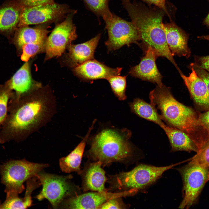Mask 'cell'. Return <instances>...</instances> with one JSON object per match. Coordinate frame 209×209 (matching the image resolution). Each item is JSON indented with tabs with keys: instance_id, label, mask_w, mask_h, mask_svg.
I'll return each mask as SVG.
<instances>
[{
	"instance_id": "6da1fadb",
	"label": "cell",
	"mask_w": 209,
	"mask_h": 209,
	"mask_svg": "<svg viewBox=\"0 0 209 209\" xmlns=\"http://www.w3.org/2000/svg\"><path fill=\"white\" fill-rule=\"evenodd\" d=\"M41 88L19 98H10L9 113L0 128L1 143L23 140L51 117L55 100L46 88Z\"/></svg>"
},
{
	"instance_id": "7a4b0ae2",
	"label": "cell",
	"mask_w": 209,
	"mask_h": 209,
	"mask_svg": "<svg viewBox=\"0 0 209 209\" xmlns=\"http://www.w3.org/2000/svg\"><path fill=\"white\" fill-rule=\"evenodd\" d=\"M121 1L138 30L140 40L154 49L159 56L165 57L175 65L162 26L163 18L167 15L165 12L155 6L148 7L135 1L132 3L130 0Z\"/></svg>"
},
{
	"instance_id": "3957f363",
	"label": "cell",
	"mask_w": 209,
	"mask_h": 209,
	"mask_svg": "<svg viewBox=\"0 0 209 209\" xmlns=\"http://www.w3.org/2000/svg\"><path fill=\"white\" fill-rule=\"evenodd\" d=\"M150 104L161 112L162 119L169 126L188 134L193 140L199 132L197 117L194 110L176 100L170 89L157 85L149 96Z\"/></svg>"
},
{
	"instance_id": "277c9868",
	"label": "cell",
	"mask_w": 209,
	"mask_h": 209,
	"mask_svg": "<svg viewBox=\"0 0 209 209\" xmlns=\"http://www.w3.org/2000/svg\"><path fill=\"white\" fill-rule=\"evenodd\" d=\"M131 135V131L126 128L104 129L91 139L87 156L95 161H100L103 166L122 161L131 155L129 141Z\"/></svg>"
},
{
	"instance_id": "5b68a950",
	"label": "cell",
	"mask_w": 209,
	"mask_h": 209,
	"mask_svg": "<svg viewBox=\"0 0 209 209\" xmlns=\"http://www.w3.org/2000/svg\"><path fill=\"white\" fill-rule=\"evenodd\" d=\"M181 163L161 167L139 165L129 171L110 176L107 181L109 184L108 190L114 192L129 191L134 195L154 183L165 171Z\"/></svg>"
},
{
	"instance_id": "8992f818",
	"label": "cell",
	"mask_w": 209,
	"mask_h": 209,
	"mask_svg": "<svg viewBox=\"0 0 209 209\" xmlns=\"http://www.w3.org/2000/svg\"><path fill=\"white\" fill-rule=\"evenodd\" d=\"M49 165L31 162L25 158L10 160L0 165L1 183L6 194H18L25 189L24 183Z\"/></svg>"
},
{
	"instance_id": "52a82bcc",
	"label": "cell",
	"mask_w": 209,
	"mask_h": 209,
	"mask_svg": "<svg viewBox=\"0 0 209 209\" xmlns=\"http://www.w3.org/2000/svg\"><path fill=\"white\" fill-rule=\"evenodd\" d=\"M36 175L42 188L35 198L39 201L46 199L53 208H59L65 199L80 194V188L71 180L72 175L61 176L42 171Z\"/></svg>"
},
{
	"instance_id": "ba28073f",
	"label": "cell",
	"mask_w": 209,
	"mask_h": 209,
	"mask_svg": "<svg viewBox=\"0 0 209 209\" xmlns=\"http://www.w3.org/2000/svg\"><path fill=\"white\" fill-rule=\"evenodd\" d=\"M183 182V199L179 208H188L197 201L206 183L209 180V168L190 161L179 169Z\"/></svg>"
},
{
	"instance_id": "9c48e42d",
	"label": "cell",
	"mask_w": 209,
	"mask_h": 209,
	"mask_svg": "<svg viewBox=\"0 0 209 209\" xmlns=\"http://www.w3.org/2000/svg\"><path fill=\"white\" fill-rule=\"evenodd\" d=\"M75 10L69 13L64 20L55 24L51 33L47 37L45 44V60L61 56L77 37L76 27L73 22Z\"/></svg>"
},
{
	"instance_id": "30bf717a",
	"label": "cell",
	"mask_w": 209,
	"mask_h": 209,
	"mask_svg": "<svg viewBox=\"0 0 209 209\" xmlns=\"http://www.w3.org/2000/svg\"><path fill=\"white\" fill-rule=\"evenodd\" d=\"M73 10L66 4L52 3L22 8L18 28L30 25L60 22Z\"/></svg>"
},
{
	"instance_id": "8fae6325",
	"label": "cell",
	"mask_w": 209,
	"mask_h": 209,
	"mask_svg": "<svg viewBox=\"0 0 209 209\" xmlns=\"http://www.w3.org/2000/svg\"><path fill=\"white\" fill-rule=\"evenodd\" d=\"M108 38L105 42L107 51L119 49L122 46H129L140 40L138 30L134 25L113 13L111 21L106 25Z\"/></svg>"
},
{
	"instance_id": "7c38bea8",
	"label": "cell",
	"mask_w": 209,
	"mask_h": 209,
	"mask_svg": "<svg viewBox=\"0 0 209 209\" xmlns=\"http://www.w3.org/2000/svg\"><path fill=\"white\" fill-rule=\"evenodd\" d=\"M130 191L112 192L108 191L89 192L78 194L65 199L59 208L98 209L109 199L118 197L133 196Z\"/></svg>"
},
{
	"instance_id": "4fadbf2b",
	"label": "cell",
	"mask_w": 209,
	"mask_h": 209,
	"mask_svg": "<svg viewBox=\"0 0 209 209\" xmlns=\"http://www.w3.org/2000/svg\"><path fill=\"white\" fill-rule=\"evenodd\" d=\"M159 57L157 52L150 46L147 47L145 55L138 65L130 69L129 74L131 76L144 81L156 84L161 86L163 76L157 67L156 60Z\"/></svg>"
},
{
	"instance_id": "5bb4252c",
	"label": "cell",
	"mask_w": 209,
	"mask_h": 209,
	"mask_svg": "<svg viewBox=\"0 0 209 209\" xmlns=\"http://www.w3.org/2000/svg\"><path fill=\"white\" fill-rule=\"evenodd\" d=\"M122 69L109 67L93 59L74 68L73 71L82 80L90 81L99 79L107 80L111 76L120 75Z\"/></svg>"
},
{
	"instance_id": "9a60e30c",
	"label": "cell",
	"mask_w": 209,
	"mask_h": 209,
	"mask_svg": "<svg viewBox=\"0 0 209 209\" xmlns=\"http://www.w3.org/2000/svg\"><path fill=\"white\" fill-rule=\"evenodd\" d=\"M5 84L12 90L15 91L12 97L16 99L42 87L40 83L32 78L28 61L25 62Z\"/></svg>"
},
{
	"instance_id": "2e32d148",
	"label": "cell",
	"mask_w": 209,
	"mask_h": 209,
	"mask_svg": "<svg viewBox=\"0 0 209 209\" xmlns=\"http://www.w3.org/2000/svg\"><path fill=\"white\" fill-rule=\"evenodd\" d=\"M167 44L173 55L188 58L191 51L188 45V35L173 22L163 23Z\"/></svg>"
},
{
	"instance_id": "e0dca14e",
	"label": "cell",
	"mask_w": 209,
	"mask_h": 209,
	"mask_svg": "<svg viewBox=\"0 0 209 209\" xmlns=\"http://www.w3.org/2000/svg\"><path fill=\"white\" fill-rule=\"evenodd\" d=\"M102 166L100 161H95L89 163L82 170L80 175L82 179V188L84 192L109 191L105 186L107 179Z\"/></svg>"
},
{
	"instance_id": "ac0fdd59",
	"label": "cell",
	"mask_w": 209,
	"mask_h": 209,
	"mask_svg": "<svg viewBox=\"0 0 209 209\" xmlns=\"http://www.w3.org/2000/svg\"><path fill=\"white\" fill-rule=\"evenodd\" d=\"M22 8L17 0H7L0 6V33L9 37L18 28Z\"/></svg>"
},
{
	"instance_id": "d6986e66",
	"label": "cell",
	"mask_w": 209,
	"mask_h": 209,
	"mask_svg": "<svg viewBox=\"0 0 209 209\" xmlns=\"http://www.w3.org/2000/svg\"><path fill=\"white\" fill-rule=\"evenodd\" d=\"M48 25L42 24L34 28L28 26L18 27L12 36V41L20 52L24 45L45 42L50 32L48 30Z\"/></svg>"
},
{
	"instance_id": "ffe728a7",
	"label": "cell",
	"mask_w": 209,
	"mask_h": 209,
	"mask_svg": "<svg viewBox=\"0 0 209 209\" xmlns=\"http://www.w3.org/2000/svg\"><path fill=\"white\" fill-rule=\"evenodd\" d=\"M99 33L85 42L77 44H71L68 47L67 56V64L74 68L87 61L94 59L96 48L101 38Z\"/></svg>"
},
{
	"instance_id": "44dd1931",
	"label": "cell",
	"mask_w": 209,
	"mask_h": 209,
	"mask_svg": "<svg viewBox=\"0 0 209 209\" xmlns=\"http://www.w3.org/2000/svg\"><path fill=\"white\" fill-rule=\"evenodd\" d=\"M192 72L189 76L182 73L180 75L195 102L205 108L209 109V94L206 85L197 74L194 69L190 68Z\"/></svg>"
},
{
	"instance_id": "7402d4cb",
	"label": "cell",
	"mask_w": 209,
	"mask_h": 209,
	"mask_svg": "<svg viewBox=\"0 0 209 209\" xmlns=\"http://www.w3.org/2000/svg\"><path fill=\"white\" fill-rule=\"evenodd\" d=\"M96 121V119L93 121L87 134L76 147L67 156L59 159L60 166L63 172H76L79 174L81 173L80 165L86 143Z\"/></svg>"
},
{
	"instance_id": "603a6c76",
	"label": "cell",
	"mask_w": 209,
	"mask_h": 209,
	"mask_svg": "<svg viewBox=\"0 0 209 209\" xmlns=\"http://www.w3.org/2000/svg\"><path fill=\"white\" fill-rule=\"evenodd\" d=\"M160 127L164 130L169 139L172 151L197 152L198 149L195 144L185 132L164 123Z\"/></svg>"
},
{
	"instance_id": "cb8c5ba5",
	"label": "cell",
	"mask_w": 209,
	"mask_h": 209,
	"mask_svg": "<svg viewBox=\"0 0 209 209\" xmlns=\"http://www.w3.org/2000/svg\"><path fill=\"white\" fill-rule=\"evenodd\" d=\"M131 111L139 117L152 122L160 127L164 122L162 117L157 109L151 104H149L139 98L135 99L129 104Z\"/></svg>"
},
{
	"instance_id": "d4e9b609",
	"label": "cell",
	"mask_w": 209,
	"mask_h": 209,
	"mask_svg": "<svg viewBox=\"0 0 209 209\" xmlns=\"http://www.w3.org/2000/svg\"><path fill=\"white\" fill-rule=\"evenodd\" d=\"M87 9L98 17H102L106 25L112 19L113 13L109 6V0H83Z\"/></svg>"
},
{
	"instance_id": "484cf974",
	"label": "cell",
	"mask_w": 209,
	"mask_h": 209,
	"mask_svg": "<svg viewBox=\"0 0 209 209\" xmlns=\"http://www.w3.org/2000/svg\"><path fill=\"white\" fill-rule=\"evenodd\" d=\"M189 161L209 168V130L207 131L196 154Z\"/></svg>"
},
{
	"instance_id": "4316f807",
	"label": "cell",
	"mask_w": 209,
	"mask_h": 209,
	"mask_svg": "<svg viewBox=\"0 0 209 209\" xmlns=\"http://www.w3.org/2000/svg\"><path fill=\"white\" fill-rule=\"evenodd\" d=\"M127 76L115 75L107 79L113 93L121 101L124 100L127 98L125 93Z\"/></svg>"
},
{
	"instance_id": "83f0119b",
	"label": "cell",
	"mask_w": 209,
	"mask_h": 209,
	"mask_svg": "<svg viewBox=\"0 0 209 209\" xmlns=\"http://www.w3.org/2000/svg\"><path fill=\"white\" fill-rule=\"evenodd\" d=\"M13 93L5 84L0 86V129L8 115V100Z\"/></svg>"
},
{
	"instance_id": "f1b7e54d",
	"label": "cell",
	"mask_w": 209,
	"mask_h": 209,
	"mask_svg": "<svg viewBox=\"0 0 209 209\" xmlns=\"http://www.w3.org/2000/svg\"><path fill=\"white\" fill-rule=\"evenodd\" d=\"M45 42L24 45L21 51V60L25 62H27L37 54L45 51Z\"/></svg>"
},
{
	"instance_id": "f546056e",
	"label": "cell",
	"mask_w": 209,
	"mask_h": 209,
	"mask_svg": "<svg viewBox=\"0 0 209 209\" xmlns=\"http://www.w3.org/2000/svg\"><path fill=\"white\" fill-rule=\"evenodd\" d=\"M122 197H118L111 199L105 202L98 209H125L128 208L127 205L125 203Z\"/></svg>"
},
{
	"instance_id": "4dcf8cb0",
	"label": "cell",
	"mask_w": 209,
	"mask_h": 209,
	"mask_svg": "<svg viewBox=\"0 0 209 209\" xmlns=\"http://www.w3.org/2000/svg\"><path fill=\"white\" fill-rule=\"evenodd\" d=\"M189 67L192 68L197 74L203 81L209 94V72L198 66L194 62L190 64Z\"/></svg>"
},
{
	"instance_id": "1f68e13d",
	"label": "cell",
	"mask_w": 209,
	"mask_h": 209,
	"mask_svg": "<svg viewBox=\"0 0 209 209\" xmlns=\"http://www.w3.org/2000/svg\"><path fill=\"white\" fill-rule=\"evenodd\" d=\"M22 8H28L39 5L51 3L54 2V0H17Z\"/></svg>"
},
{
	"instance_id": "d6a6232c",
	"label": "cell",
	"mask_w": 209,
	"mask_h": 209,
	"mask_svg": "<svg viewBox=\"0 0 209 209\" xmlns=\"http://www.w3.org/2000/svg\"><path fill=\"white\" fill-rule=\"evenodd\" d=\"M194 62L198 66L209 72V55L194 56Z\"/></svg>"
},
{
	"instance_id": "836d02e7",
	"label": "cell",
	"mask_w": 209,
	"mask_h": 209,
	"mask_svg": "<svg viewBox=\"0 0 209 209\" xmlns=\"http://www.w3.org/2000/svg\"><path fill=\"white\" fill-rule=\"evenodd\" d=\"M197 124L199 127L209 130V111L199 114L197 117Z\"/></svg>"
},
{
	"instance_id": "e575fe53",
	"label": "cell",
	"mask_w": 209,
	"mask_h": 209,
	"mask_svg": "<svg viewBox=\"0 0 209 209\" xmlns=\"http://www.w3.org/2000/svg\"><path fill=\"white\" fill-rule=\"evenodd\" d=\"M149 4H153L163 10L166 13L167 16L171 19V16L167 8L166 0H141Z\"/></svg>"
},
{
	"instance_id": "d590c367",
	"label": "cell",
	"mask_w": 209,
	"mask_h": 209,
	"mask_svg": "<svg viewBox=\"0 0 209 209\" xmlns=\"http://www.w3.org/2000/svg\"><path fill=\"white\" fill-rule=\"evenodd\" d=\"M209 2V0H208ZM203 24L209 28V12L202 21Z\"/></svg>"
},
{
	"instance_id": "8d00e7d4",
	"label": "cell",
	"mask_w": 209,
	"mask_h": 209,
	"mask_svg": "<svg viewBox=\"0 0 209 209\" xmlns=\"http://www.w3.org/2000/svg\"><path fill=\"white\" fill-rule=\"evenodd\" d=\"M197 37L200 39L209 41V35L198 36Z\"/></svg>"
},
{
	"instance_id": "74e56055",
	"label": "cell",
	"mask_w": 209,
	"mask_h": 209,
	"mask_svg": "<svg viewBox=\"0 0 209 209\" xmlns=\"http://www.w3.org/2000/svg\"><path fill=\"white\" fill-rule=\"evenodd\" d=\"M1 203V200H0V205Z\"/></svg>"
}]
</instances>
